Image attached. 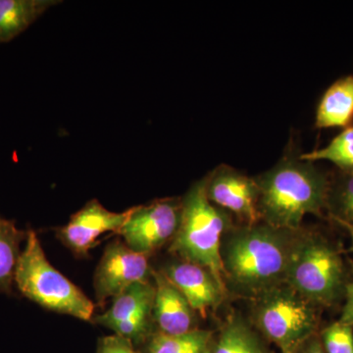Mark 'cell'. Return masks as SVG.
<instances>
[{"mask_svg": "<svg viewBox=\"0 0 353 353\" xmlns=\"http://www.w3.org/2000/svg\"><path fill=\"white\" fill-rule=\"evenodd\" d=\"M301 152L290 139L277 163L254 176L260 219L269 226L299 231L306 215L323 217L326 211L330 176L314 162L301 159Z\"/></svg>", "mask_w": 353, "mask_h": 353, "instance_id": "cell-1", "label": "cell"}, {"mask_svg": "<svg viewBox=\"0 0 353 353\" xmlns=\"http://www.w3.org/2000/svg\"><path fill=\"white\" fill-rule=\"evenodd\" d=\"M296 233L263 222L228 230L220 250L228 290L253 299L285 284Z\"/></svg>", "mask_w": 353, "mask_h": 353, "instance_id": "cell-2", "label": "cell"}, {"mask_svg": "<svg viewBox=\"0 0 353 353\" xmlns=\"http://www.w3.org/2000/svg\"><path fill=\"white\" fill-rule=\"evenodd\" d=\"M348 282L347 267L339 246L321 232L299 230L285 284L323 309L343 301Z\"/></svg>", "mask_w": 353, "mask_h": 353, "instance_id": "cell-3", "label": "cell"}, {"mask_svg": "<svg viewBox=\"0 0 353 353\" xmlns=\"http://www.w3.org/2000/svg\"><path fill=\"white\" fill-rule=\"evenodd\" d=\"M233 226L232 214L209 201L203 176L182 197L180 225L169 248L181 260L208 269L228 290L220 250L223 236Z\"/></svg>", "mask_w": 353, "mask_h": 353, "instance_id": "cell-4", "label": "cell"}, {"mask_svg": "<svg viewBox=\"0 0 353 353\" xmlns=\"http://www.w3.org/2000/svg\"><path fill=\"white\" fill-rule=\"evenodd\" d=\"M15 284L23 296L48 310L83 321H92L94 317V303L50 263L36 232L28 231Z\"/></svg>", "mask_w": 353, "mask_h": 353, "instance_id": "cell-5", "label": "cell"}, {"mask_svg": "<svg viewBox=\"0 0 353 353\" xmlns=\"http://www.w3.org/2000/svg\"><path fill=\"white\" fill-rule=\"evenodd\" d=\"M252 326L281 353H292L319 333L320 310L283 284L252 299Z\"/></svg>", "mask_w": 353, "mask_h": 353, "instance_id": "cell-6", "label": "cell"}, {"mask_svg": "<svg viewBox=\"0 0 353 353\" xmlns=\"http://www.w3.org/2000/svg\"><path fill=\"white\" fill-rule=\"evenodd\" d=\"M182 199H157L145 205L134 206L120 236L134 252L150 256L173 240L180 225Z\"/></svg>", "mask_w": 353, "mask_h": 353, "instance_id": "cell-7", "label": "cell"}, {"mask_svg": "<svg viewBox=\"0 0 353 353\" xmlns=\"http://www.w3.org/2000/svg\"><path fill=\"white\" fill-rule=\"evenodd\" d=\"M154 297L155 287L150 281L136 283L116 296L106 312L94 316L90 322L111 330L134 345L145 343L154 333Z\"/></svg>", "mask_w": 353, "mask_h": 353, "instance_id": "cell-8", "label": "cell"}, {"mask_svg": "<svg viewBox=\"0 0 353 353\" xmlns=\"http://www.w3.org/2000/svg\"><path fill=\"white\" fill-rule=\"evenodd\" d=\"M152 278L148 256L134 252L119 240L109 243L95 270L94 287L97 304L103 306L132 285Z\"/></svg>", "mask_w": 353, "mask_h": 353, "instance_id": "cell-9", "label": "cell"}, {"mask_svg": "<svg viewBox=\"0 0 353 353\" xmlns=\"http://www.w3.org/2000/svg\"><path fill=\"white\" fill-rule=\"evenodd\" d=\"M205 176L206 194L213 204L236 216L243 225L261 222L259 190L254 176L227 164L219 165Z\"/></svg>", "mask_w": 353, "mask_h": 353, "instance_id": "cell-10", "label": "cell"}, {"mask_svg": "<svg viewBox=\"0 0 353 353\" xmlns=\"http://www.w3.org/2000/svg\"><path fill=\"white\" fill-rule=\"evenodd\" d=\"M132 212V208L123 212H112L97 199H92L72 215L65 226L58 228L57 236L77 257H88L99 236L109 232L119 234Z\"/></svg>", "mask_w": 353, "mask_h": 353, "instance_id": "cell-11", "label": "cell"}, {"mask_svg": "<svg viewBox=\"0 0 353 353\" xmlns=\"http://www.w3.org/2000/svg\"><path fill=\"white\" fill-rule=\"evenodd\" d=\"M161 271L202 318L217 308L229 294L208 269L199 265L181 260Z\"/></svg>", "mask_w": 353, "mask_h": 353, "instance_id": "cell-12", "label": "cell"}, {"mask_svg": "<svg viewBox=\"0 0 353 353\" xmlns=\"http://www.w3.org/2000/svg\"><path fill=\"white\" fill-rule=\"evenodd\" d=\"M152 279L155 287L153 321L157 326V332L182 334L199 329L196 313L163 272L152 270Z\"/></svg>", "mask_w": 353, "mask_h": 353, "instance_id": "cell-13", "label": "cell"}, {"mask_svg": "<svg viewBox=\"0 0 353 353\" xmlns=\"http://www.w3.org/2000/svg\"><path fill=\"white\" fill-rule=\"evenodd\" d=\"M353 125V75L341 77L323 94L315 114L316 129Z\"/></svg>", "mask_w": 353, "mask_h": 353, "instance_id": "cell-14", "label": "cell"}, {"mask_svg": "<svg viewBox=\"0 0 353 353\" xmlns=\"http://www.w3.org/2000/svg\"><path fill=\"white\" fill-rule=\"evenodd\" d=\"M211 353H273L268 343L252 323L232 315L214 336Z\"/></svg>", "mask_w": 353, "mask_h": 353, "instance_id": "cell-15", "label": "cell"}, {"mask_svg": "<svg viewBox=\"0 0 353 353\" xmlns=\"http://www.w3.org/2000/svg\"><path fill=\"white\" fill-rule=\"evenodd\" d=\"M57 3L61 1L0 0V43L12 41Z\"/></svg>", "mask_w": 353, "mask_h": 353, "instance_id": "cell-16", "label": "cell"}, {"mask_svg": "<svg viewBox=\"0 0 353 353\" xmlns=\"http://www.w3.org/2000/svg\"><path fill=\"white\" fill-rule=\"evenodd\" d=\"M28 232L18 229L12 221L0 218V294H12L19 261L20 245Z\"/></svg>", "mask_w": 353, "mask_h": 353, "instance_id": "cell-17", "label": "cell"}, {"mask_svg": "<svg viewBox=\"0 0 353 353\" xmlns=\"http://www.w3.org/2000/svg\"><path fill=\"white\" fill-rule=\"evenodd\" d=\"M214 333L196 329L182 334L154 332L145 343L143 353H202L212 345Z\"/></svg>", "mask_w": 353, "mask_h": 353, "instance_id": "cell-18", "label": "cell"}, {"mask_svg": "<svg viewBox=\"0 0 353 353\" xmlns=\"http://www.w3.org/2000/svg\"><path fill=\"white\" fill-rule=\"evenodd\" d=\"M306 161H329L343 173H353V125L345 128L324 148L301 152Z\"/></svg>", "mask_w": 353, "mask_h": 353, "instance_id": "cell-19", "label": "cell"}, {"mask_svg": "<svg viewBox=\"0 0 353 353\" xmlns=\"http://www.w3.org/2000/svg\"><path fill=\"white\" fill-rule=\"evenodd\" d=\"M326 211L332 221L353 224V173L338 171L330 176Z\"/></svg>", "mask_w": 353, "mask_h": 353, "instance_id": "cell-20", "label": "cell"}, {"mask_svg": "<svg viewBox=\"0 0 353 353\" xmlns=\"http://www.w3.org/2000/svg\"><path fill=\"white\" fill-rule=\"evenodd\" d=\"M318 334L325 353H353V326L338 320Z\"/></svg>", "mask_w": 353, "mask_h": 353, "instance_id": "cell-21", "label": "cell"}, {"mask_svg": "<svg viewBox=\"0 0 353 353\" xmlns=\"http://www.w3.org/2000/svg\"><path fill=\"white\" fill-rule=\"evenodd\" d=\"M97 353H139L131 341L118 334L104 336L97 345Z\"/></svg>", "mask_w": 353, "mask_h": 353, "instance_id": "cell-22", "label": "cell"}, {"mask_svg": "<svg viewBox=\"0 0 353 353\" xmlns=\"http://www.w3.org/2000/svg\"><path fill=\"white\" fill-rule=\"evenodd\" d=\"M343 306L339 321L353 326V280L350 281L345 288Z\"/></svg>", "mask_w": 353, "mask_h": 353, "instance_id": "cell-23", "label": "cell"}, {"mask_svg": "<svg viewBox=\"0 0 353 353\" xmlns=\"http://www.w3.org/2000/svg\"><path fill=\"white\" fill-rule=\"evenodd\" d=\"M292 353H325L320 341L319 334H316L310 336Z\"/></svg>", "mask_w": 353, "mask_h": 353, "instance_id": "cell-24", "label": "cell"}, {"mask_svg": "<svg viewBox=\"0 0 353 353\" xmlns=\"http://www.w3.org/2000/svg\"><path fill=\"white\" fill-rule=\"evenodd\" d=\"M334 224L339 225V226L345 229V231L347 232V234H350V252L353 254V224H350V223L341 222V221H333Z\"/></svg>", "mask_w": 353, "mask_h": 353, "instance_id": "cell-25", "label": "cell"}, {"mask_svg": "<svg viewBox=\"0 0 353 353\" xmlns=\"http://www.w3.org/2000/svg\"><path fill=\"white\" fill-rule=\"evenodd\" d=\"M211 345L208 348V350H205V352H203L202 353H211Z\"/></svg>", "mask_w": 353, "mask_h": 353, "instance_id": "cell-26", "label": "cell"}]
</instances>
